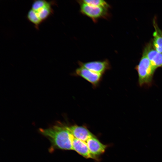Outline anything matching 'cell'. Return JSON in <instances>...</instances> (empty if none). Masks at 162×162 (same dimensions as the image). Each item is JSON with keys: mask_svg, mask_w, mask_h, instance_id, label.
Segmentation results:
<instances>
[{"mask_svg": "<svg viewBox=\"0 0 162 162\" xmlns=\"http://www.w3.org/2000/svg\"><path fill=\"white\" fill-rule=\"evenodd\" d=\"M80 10L82 14L94 20L106 18L108 15V9L92 6L81 1Z\"/></svg>", "mask_w": 162, "mask_h": 162, "instance_id": "277c9868", "label": "cell"}, {"mask_svg": "<svg viewBox=\"0 0 162 162\" xmlns=\"http://www.w3.org/2000/svg\"><path fill=\"white\" fill-rule=\"evenodd\" d=\"M71 134L76 139L86 142L90 138L94 136L86 127L76 125L68 126Z\"/></svg>", "mask_w": 162, "mask_h": 162, "instance_id": "9c48e42d", "label": "cell"}, {"mask_svg": "<svg viewBox=\"0 0 162 162\" xmlns=\"http://www.w3.org/2000/svg\"><path fill=\"white\" fill-rule=\"evenodd\" d=\"M53 3V2L45 0H35L32 2L31 9L34 12L41 23L52 14Z\"/></svg>", "mask_w": 162, "mask_h": 162, "instance_id": "3957f363", "label": "cell"}, {"mask_svg": "<svg viewBox=\"0 0 162 162\" xmlns=\"http://www.w3.org/2000/svg\"><path fill=\"white\" fill-rule=\"evenodd\" d=\"M39 132L46 137L51 144L50 151L55 149L73 150L72 139L68 126L62 124L56 125L46 129H40Z\"/></svg>", "mask_w": 162, "mask_h": 162, "instance_id": "6da1fadb", "label": "cell"}, {"mask_svg": "<svg viewBox=\"0 0 162 162\" xmlns=\"http://www.w3.org/2000/svg\"><path fill=\"white\" fill-rule=\"evenodd\" d=\"M86 142L90 152L96 157L103 153L106 147L94 136L89 139Z\"/></svg>", "mask_w": 162, "mask_h": 162, "instance_id": "30bf717a", "label": "cell"}, {"mask_svg": "<svg viewBox=\"0 0 162 162\" xmlns=\"http://www.w3.org/2000/svg\"><path fill=\"white\" fill-rule=\"evenodd\" d=\"M156 19L153 21L155 31L153 33L152 44L154 48L158 52L162 53V31L158 26Z\"/></svg>", "mask_w": 162, "mask_h": 162, "instance_id": "8fae6325", "label": "cell"}, {"mask_svg": "<svg viewBox=\"0 0 162 162\" xmlns=\"http://www.w3.org/2000/svg\"><path fill=\"white\" fill-rule=\"evenodd\" d=\"M143 52L156 69L162 67V53L158 52L154 48L152 42L146 44Z\"/></svg>", "mask_w": 162, "mask_h": 162, "instance_id": "8992f818", "label": "cell"}, {"mask_svg": "<svg viewBox=\"0 0 162 162\" xmlns=\"http://www.w3.org/2000/svg\"><path fill=\"white\" fill-rule=\"evenodd\" d=\"M82 1L88 4L95 7L107 9H108L110 7L107 2L103 0H85Z\"/></svg>", "mask_w": 162, "mask_h": 162, "instance_id": "7c38bea8", "label": "cell"}, {"mask_svg": "<svg viewBox=\"0 0 162 162\" xmlns=\"http://www.w3.org/2000/svg\"><path fill=\"white\" fill-rule=\"evenodd\" d=\"M79 64L96 73L102 75L110 68V64L108 60L94 61L86 62H80Z\"/></svg>", "mask_w": 162, "mask_h": 162, "instance_id": "52a82bcc", "label": "cell"}, {"mask_svg": "<svg viewBox=\"0 0 162 162\" xmlns=\"http://www.w3.org/2000/svg\"><path fill=\"white\" fill-rule=\"evenodd\" d=\"M72 144L73 150L82 156L86 158L97 159V157L90 152L86 142L76 139L73 136L72 139Z\"/></svg>", "mask_w": 162, "mask_h": 162, "instance_id": "ba28073f", "label": "cell"}, {"mask_svg": "<svg viewBox=\"0 0 162 162\" xmlns=\"http://www.w3.org/2000/svg\"><path fill=\"white\" fill-rule=\"evenodd\" d=\"M135 69L138 74V83L140 86H151L154 74L156 69L152 65L143 52L139 64L135 67Z\"/></svg>", "mask_w": 162, "mask_h": 162, "instance_id": "7a4b0ae2", "label": "cell"}, {"mask_svg": "<svg viewBox=\"0 0 162 162\" xmlns=\"http://www.w3.org/2000/svg\"><path fill=\"white\" fill-rule=\"evenodd\" d=\"M74 75L81 77L91 83L94 87L98 86L102 79V75L80 67L75 70Z\"/></svg>", "mask_w": 162, "mask_h": 162, "instance_id": "5b68a950", "label": "cell"}]
</instances>
